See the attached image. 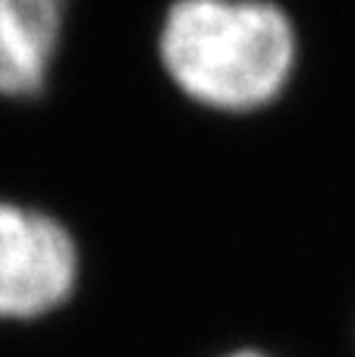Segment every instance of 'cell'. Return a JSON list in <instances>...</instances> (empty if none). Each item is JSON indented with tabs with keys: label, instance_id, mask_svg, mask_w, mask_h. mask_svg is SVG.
Segmentation results:
<instances>
[{
	"label": "cell",
	"instance_id": "6da1fadb",
	"mask_svg": "<svg viewBox=\"0 0 355 357\" xmlns=\"http://www.w3.org/2000/svg\"><path fill=\"white\" fill-rule=\"evenodd\" d=\"M157 56L192 104L252 113L289 91L302 69V29L277 0H173Z\"/></svg>",
	"mask_w": 355,
	"mask_h": 357
},
{
	"label": "cell",
	"instance_id": "7a4b0ae2",
	"mask_svg": "<svg viewBox=\"0 0 355 357\" xmlns=\"http://www.w3.org/2000/svg\"><path fill=\"white\" fill-rule=\"evenodd\" d=\"M79 282V245L57 216L0 201V320L57 310Z\"/></svg>",
	"mask_w": 355,
	"mask_h": 357
},
{
	"label": "cell",
	"instance_id": "277c9868",
	"mask_svg": "<svg viewBox=\"0 0 355 357\" xmlns=\"http://www.w3.org/2000/svg\"><path fill=\"white\" fill-rule=\"evenodd\" d=\"M230 357H264V354H258V351H236V354H230Z\"/></svg>",
	"mask_w": 355,
	"mask_h": 357
},
{
	"label": "cell",
	"instance_id": "3957f363",
	"mask_svg": "<svg viewBox=\"0 0 355 357\" xmlns=\"http://www.w3.org/2000/svg\"><path fill=\"white\" fill-rule=\"evenodd\" d=\"M66 0H0V98L44 88L63 41Z\"/></svg>",
	"mask_w": 355,
	"mask_h": 357
}]
</instances>
